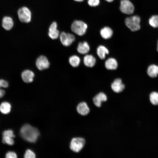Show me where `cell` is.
I'll use <instances>...</instances> for the list:
<instances>
[{"label":"cell","instance_id":"cell-2","mask_svg":"<svg viewBox=\"0 0 158 158\" xmlns=\"http://www.w3.org/2000/svg\"><path fill=\"white\" fill-rule=\"evenodd\" d=\"M87 26L83 21L75 20L72 24L71 28L72 31L79 36L84 35L86 31Z\"/></svg>","mask_w":158,"mask_h":158},{"label":"cell","instance_id":"cell-10","mask_svg":"<svg viewBox=\"0 0 158 158\" xmlns=\"http://www.w3.org/2000/svg\"><path fill=\"white\" fill-rule=\"evenodd\" d=\"M48 35L50 38L53 40L57 39L59 36V32L57 29V24L56 22H53L50 25Z\"/></svg>","mask_w":158,"mask_h":158},{"label":"cell","instance_id":"cell-17","mask_svg":"<svg viewBox=\"0 0 158 158\" xmlns=\"http://www.w3.org/2000/svg\"><path fill=\"white\" fill-rule=\"evenodd\" d=\"M90 50V47L86 42H80L78 44L77 48L78 52L80 54H87Z\"/></svg>","mask_w":158,"mask_h":158},{"label":"cell","instance_id":"cell-30","mask_svg":"<svg viewBox=\"0 0 158 158\" xmlns=\"http://www.w3.org/2000/svg\"><path fill=\"white\" fill-rule=\"evenodd\" d=\"M105 0L109 2H111L113 1L114 0Z\"/></svg>","mask_w":158,"mask_h":158},{"label":"cell","instance_id":"cell-13","mask_svg":"<svg viewBox=\"0 0 158 158\" xmlns=\"http://www.w3.org/2000/svg\"><path fill=\"white\" fill-rule=\"evenodd\" d=\"M77 110L78 114L83 116L87 115L90 112V108L85 102H80L78 104Z\"/></svg>","mask_w":158,"mask_h":158},{"label":"cell","instance_id":"cell-23","mask_svg":"<svg viewBox=\"0 0 158 158\" xmlns=\"http://www.w3.org/2000/svg\"><path fill=\"white\" fill-rule=\"evenodd\" d=\"M80 61L79 56L74 55L71 56L69 58V62L70 64L73 67H76L78 66Z\"/></svg>","mask_w":158,"mask_h":158},{"label":"cell","instance_id":"cell-32","mask_svg":"<svg viewBox=\"0 0 158 158\" xmlns=\"http://www.w3.org/2000/svg\"><path fill=\"white\" fill-rule=\"evenodd\" d=\"M157 51H158V41L157 43Z\"/></svg>","mask_w":158,"mask_h":158},{"label":"cell","instance_id":"cell-8","mask_svg":"<svg viewBox=\"0 0 158 158\" xmlns=\"http://www.w3.org/2000/svg\"><path fill=\"white\" fill-rule=\"evenodd\" d=\"M2 142L4 144L12 145H13L14 141L13 138L15 137L13 131L8 130L4 131L2 133Z\"/></svg>","mask_w":158,"mask_h":158},{"label":"cell","instance_id":"cell-15","mask_svg":"<svg viewBox=\"0 0 158 158\" xmlns=\"http://www.w3.org/2000/svg\"><path fill=\"white\" fill-rule=\"evenodd\" d=\"M106 68L109 70H114L117 69L118 64L116 60L113 58H109L105 61Z\"/></svg>","mask_w":158,"mask_h":158},{"label":"cell","instance_id":"cell-26","mask_svg":"<svg viewBox=\"0 0 158 158\" xmlns=\"http://www.w3.org/2000/svg\"><path fill=\"white\" fill-rule=\"evenodd\" d=\"M8 86V83L3 79H0V98L3 97L5 94V91L1 87L6 88Z\"/></svg>","mask_w":158,"mask_h":158},{"label":"cell","instance_id":"cell-12","mask_svg":"<svg viewBox=\"0 0 158 158\" xmlns=\"http://www.w3.org/2000/svg\"><path fill=\"white\" fill-rule=\"evenodd\" d=\"M107 100V96L103 92L99 93L93 98L94 104L96 106L98 107H101L102 103V102H106Z\"/></svg>","mask_w":158,"mask_h":158},{"label":"cell","instance_id":"cell-19","mask_svg":"<svg viewBox=\"0 0 158 158\" xmlns=\"http://www.w3.org/2000/svg\"><path fill=\"white\" fill-rule=\"evenodd\" d=\"M100 34L103 38L107 39L111 37L113 34V31L109 27H105L101 29Z\"/></svg>","mask_w":158,"mask_h":158},{"label":"cell","instance_id":"cell-1","mask_svg":"<svg viewBox=\"0 0 158 158\" xmlns=\"http://www.w3.org/2000/svg\"><path fill=\"white\" fill-rule=\"evenodd\" d=\"M20 134L22 137L25 140L34 142L37 140L39 132L36 128L27 124L21 128Z\"/></svg>","mask_w":158,"mask_h":158},{"label":"cell","instance_id":"cell-11","mask_svg":"<svg viewBox=\"0 0 158 158\" xmlns=\"http://www.w3.org/2000/svg\"><path fill=\"white\" fill-rule=\"evenodd\" d=\"M111 88L115 92L118 93L122 92L124 89L125 86L120 78L115 79L111 84Z\"/></svg>","mask_w":158,"mask_h":158},{"label":"cell","instance_id":"cell-31","mask_svg":"<svg viewBox=\"0 0 158 158\" xmlns=\"http://www.w3.org/2000/svg\"><path fill=\"white\" fill-rule=\"evenodd\" d=\"M75 1L77 2H81L83 1L84 0H74Z\"/></svg>","mask_w":158,"mask_h":158},{"label":"cell","instance_id":"cell-27","mask_svg":"<svg viewBox=\"0 0 158 158\" xmlns=\"http://www.w3.org/2000/svg\"><path fill=\"white\" fill-rule=\"evenodd\" d=\"M24 157L25 158H35V155L33 151L30 149H28L25 152Z\"/></svg>","mask_w":158,"mask_h":158},{"label":"cell","instance_id":"cell-22","mask_svg":"<svg viewBox=\"0 0 158 158\" xmlns=\"http://www.w3.org/2000/svg\"><path fill=\"white\" fill-rule=\"evenodd\" d=\"M11 104L7 102H3L0 105V111L4 114H8L11 111Z\"/></svg>","mask_w":158,"mask_h":158},{"label":"cell","instance_id":"cell-24","mask_svg":"<svg viewBox=\"0 0 158 158\" xmlns=\"http://www.w3.org/2000/svg\"><path fill=\"white\" fill-rule=\"evenodd\" d=\"M150 99L153 104L158 105V92H151L150 95Z\"/></svg>","mask_w":158,"mask_h":158},{"label":"cell","instance_id":"cell-20","mask_svg":"<svg viewBox=\"0 0 158 158\" xmlns=\"http://www.w3.org/2000/svg\"><path fill=\"white\" fill-rule=\"evenodd\" d=\"M97 53L99 58L104 59L105 58L106 55L109 54V51L105 46L99 45L97 48Z\"/></svg>","mask_w":158,"mask_h":158},{"label":"cell","instance_id":"cell-28","mask_svg":"<svg viewBox=\"0 0 158 158\" xmlns=\"http://www.w3.org/2000/svg\"><path fill=\"white\" fill-rule=\"evenodd\" d=\"M87 2L88 5L92 7L97 6L99 4V0H88Z\"/></svg>","mask_w":158,"mask_h":158},{"label":"cell","instance_id":"cell-6","mask_svg":"<svg viewBox=\"0 0 158 158\" xmlns=\"http://www.w3.org/2000/svg\"><path fill=\"white\" fill-rule=\"evenodd\" d=\"M119 8L122 13L127 14H132L134 10L133 4L129 0H121Z\"/></svg>","mask_w":158,"mask_h":158},{"label":"cell","instance_id":"cell-3","mask_svg":"<svg viewBox=\"0 0 158 158\" xmlns=\"http://www.w3.org/2000/svg\"><path fill=\"white\" fill-rule=\"evenodd\" d=\"M140 19L138 16L135 15L126 18L125 23L127 27L131 31H135L140 30Z\"/></svg>","mask_w":158,"mask_h":158},{"label":"cell","instance_id":"cell-14","mask_svg":"<svg viewBox=\"0 0 158 158\" xmlns=\"http://www.w3.org/2000/svg\"><path fill=\"white\" fill-rule=\"evenodd\" d=\"M21 76L22 80L25 82L29 83L33 81L35 75L32 71L26 70L22 72Z\"/></svg>","mask_w":158,"mask_h":158},{"label":"cell","instance_id":"cell-5","mask_svg":"<svg viewBox=\"0 0 158 158\" xmlns=\"http://www.w3.org/2000/svg\"><path fill=\"white\" fill-rule=\"evenodd\" d=\"M18 14L19 18L21 22L28 23L31 21V13L27 7L23 6L19 8L18 12Z\"/></svg>","mask_w":158,"mask_h":158},{"label":"cell","instance_id":"cell-4","mask_svg":"<svg viewBox=\"0 0 158 158\" xmlns=\"http://www.w3.org/2000/svg\"><path fill=\"white\" fill-rule=\"evenodd\" d=\"M85 143V139L82 138H74L72 139L70 144L71 149L75 152H80Z\"/></svg>","mask_w":158,"mask_h":158},{"label":"cell","instance_id":"cell-25","mask_svg":"<svg viewBox=\"0 0 158 158\" xmlns=\"http://www.w3.org/2000/svg\"><path fill=\"white\" fill-rule=\"evenodd\" d=\"M149 23L152 27L156 28L158 27V16L153 15L149 19Z\"/></svg>","mask_w":158,"mask_h":158},{"label":"cell","instance_id":"cell-21","mask_svg":"<svg viewBox=\"0 0 158 158\" xmlns=\"http://www.w3.org/2000/svg\"><path fill=\"white\" fill-rule=\"evenodd\" d=\"M147 73L150 77H156L158 75V66L154 64L150 65L147 69Z\"/></svg>","mask_w":158,"mask_h":158},{"label":"cell","instance_id":"cell-29","mask_svg":"<svg viewBox=\"0 0 158 158\" xmlns=\"http://www.w3.org/2000/svg\"><path fill=\"white\" fill-rule=\"evenodd\" d=\"M6 158H16L17 157V155L15 152L9 151L6 154Z\"/></svg>","mask_w":158,"mask_h":158},{"label":"cell","instance_id":"cell-7","mask_svg":"<svg viewBox=\"0 0 158 158\" xmlns=\"http://www.w3.org/2000/svg\"><path fill=\"white\" fill-rule=\"evenodd\" d=\"M61 42L64 46L68 47L70 46L75 40L74 35L72 34L61 32L59 35Z\"/></svg>","mask_w":158,"mask_h":158},{"label":"cell","instance_id":"cell-9","mask_svg":"<svg viewBox=\"0 0 158 158\" xmlns=\"http://www.w3.org/2000/svg\"><path fill=\"white\" fill-rule=\"evenodd\" d=\"M36 65L39 70H42L48 68L50 63L47 58L42 55L37 58L36 61Z\"/></svg>","mask_w":158,"mask_h":158},{"label":"cell","instance_id":"cell-16","mask_svg":"<svg viewBox=\"0 0 158 158\" xmlns=\"http://www.w3.org/2000/svg\"><path fill=\"white\" fill-rule=\"evenodd\" d=\"M96 62L95 58L92 55L86 54L84 57V64L87 67H93L95 65Z\"/></svg>","mask_w":158,"mask_h":158},{"label":"cell","instance_id":"cell-18","mask_svg":"<svg viewBox=\"0 0 158 158\" xmlns=\"http://www.w3.org/2000/svg\"><path fill=\"white\" fill-rule=\"evenodd\" d=\"M13 22L12 18L8 16L4 17L2 22V26L6 30H9L13 27Z\"/></svg>","mask_w":158,"mask_h":158}]
</instances>
